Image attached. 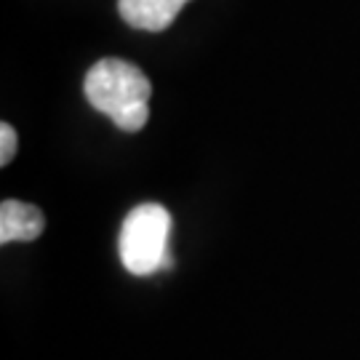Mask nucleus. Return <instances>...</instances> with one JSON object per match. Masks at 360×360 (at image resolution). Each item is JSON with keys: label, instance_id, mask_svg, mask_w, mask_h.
<instances>
[{"label": "nucleus", "instance_id": "obj_1", "mask_svg": "<svg viewBox=\"0 0 360 360\" xmlns=\"http://www.w3.org/2000/svg\"><path fill=\"white\" fill-rule=\"evenodd\" d=\"M171 217L158 203H142L131 211L120 230V259L134 275H153L168 264Z\"/></svg>", "mask_w": 360, "mask_h": 360}, {"label": "nucleus", "instance_id": "obj_2", "mask_svg": "<svg viewBox=\"0 0 360 360\" xmlns=\"http://www.w3.org/2000/svg\"><path fill=\"white\" fill-rule=\"evenodd\" d=\"M86 99L91 107L110 117H117L131 107L150 104L153 86L142 70L123 59H102L86 75Z\"/></svg>", "mask_w": 360, "mask_h": 360}, {"label": "nucleus", "instance_id": "obj_3", "mask_svg": "<svg viewBox=\"0 0 360 360\" xmlns=\"http://www.w3.org/2000/svg\"><path fill=\"white\" fill-rule=\"evenodd\" d=\"M190 0H117L123 22L136 30L160 32L166 30Z\"/></svg>", "mask_w": 360, "mask_h": 360}, {"label": "nucleus", "instance_id": "obj_4", "mask_svg": "<svg viewBox=\"0 0 360 360\" xmlns=\"http://www.w3.org/2000/svg\"><path fill=\"white\" fill-rule=\"evenodd\" d=\"M46 219L40 208L22 203V200H3L0 206V243H30L40 238Z\"/></svg>", "mask_w": 360, "mask_h": 360}, {"label": "nucleus", "instance_id": "obj_5", "mask_svg": "<svg viewBox=\"0 0 360 360\" xmlns=\"http://www.w3.org/2000/svg\"><path fill=\"white\" fill-rule=\"evenodd\" d=\"M147 117H150V104H139V107H131V110L120 112L117 117H112V123H115L120 131L134 134V131H139L147 126Z\"/></svg>", "mask_w": 360, "mask_h": 360}, {"label": "nucleus", "instance_id": "obj_6", "mask_svg": "<svg viewBox=\"0 0 360 360\" xmlns=\"http://www.w3.org/2000/svg\"><path fill=\"white\" fill-rule=\"evenodd\" d=\"M0 166H8L13 160V155H16V131L8 126V123H3L0 126Z\"/></svg>", "mask_w": 360, "mask_h": 360}]
</instances>
